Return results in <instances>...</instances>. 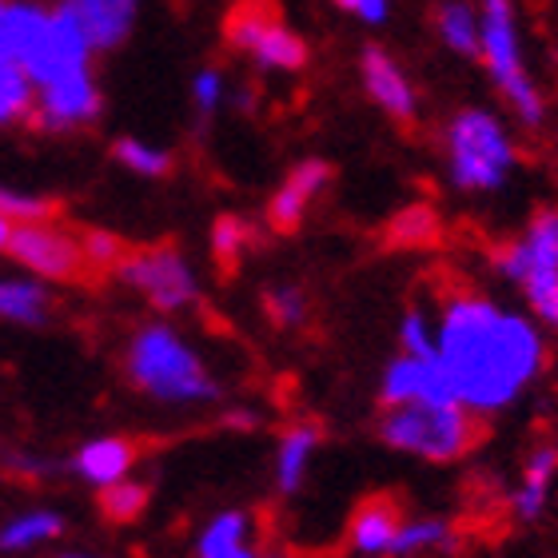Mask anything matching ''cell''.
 <instances>
[{
  "label": "cell",
  "instance_id": "32",
  "mask_svg": "<svg viewBox=\"0 0 558 558\" xmlns=\"http://www.w3.org/2000/svg\"><path fill=\"white\" fill-rule=\"evenodd\" d=\"M81 247H84V264H88V271L117 268L120 259H124V244H120L112 232H88L81 240Z\"/></svg>",
  "mask_w": 558,
  "mask_h": 558
},
{
  "label": "cell",
  "instance_id": "2",
  "mask_svg": "<svg viewBox=\"0 0 558 558\" xmlns=\"http://www.w3.org/2000/svg\"><path fill=\"white\" fill-rule=\"evenodd\" d=\"M129 379L156 403L187 408V403H211L220 399V384L211 379L208 363L199 360L175 327L148 324L140 327L124 355Z\"/></svg>",
  "mask_w": 558,
  "mask_h": 558
},
{
  "label": "cell",
  "instance_id": "29",
  "mask_svg": "<svg viewBox=\"0 0 558 558\" xmlns=\"http://www.w3.org/2000/svg\"><path fill=\"white\" fill-rule=\"evenodd\" d=\"M247 247V223L240 216H220L211 223V256L220 259V268H235Z\"/></svg>",
  "mask_w": 558,
  "mask_h": 558
},
{
  "label": "cell",
  "instance_id": "21",
  "mask_svg": "<svg viewBox=\"0 0 558 558\" xmlns=\"http://www.w3.org/2000/svg\"><path fill=\"white\" fill-rule=\"evenodd\" d=\"M459 543L454 526L447 519L423 514V519H403L399 535L391 543V558H423V555H447Z\"/></svg>",
  "mask_w": 558,
  "mask_h": 558
},
{
  "label": "cell",
  "instance_id": "18",
  "mask_svg": "<svg viewBox=\"0 0 558 558\" xmlns=\"http://www.w3.org/2000/svg\"><path fill=\"white\" fill-rule=\"evenodd\" d=\"M52 315V295L36 276H0V319L40 327Z\"/></svg>",
  "mask_w": 558,
  "mask_h": 558
},
{
  "label": "cell",
  "instance_id": "25",
  "mask_svg": "<svg viewBox=\"0 0 558 558\" xmlns=\"http://www.w3.org/2000/svg\"><path fill=\"white\" fill-rule=\"evenodd\" d=\"M57 535H64V519L57 511H28L16 514L12 523H4L0 550H33L40 543H52Z\"/></svg>",
  "mask_w": 558,
  "mask_h": 558
},
{
  "label": "cell",
  "instance_id": "9",
  "mask_svg": "<svg viewBox=\"0 0 558 558\" xmlns=\"http://www.w3.org/2000/svg\"><path fill=\"white\" fill-rule=\"evenodd\" d=\"M33 117L45 132H72V129L93 124V120L100 117V88H96L93 69L72 72L64 81H52V84H45V88H36Z\"/></svg>",
  "mask_w": 558,
  "mask_h": 558
},
{
  "label": "cell",
  "instance_id": "15",
  "mask_svg": "<svg viewBox=\"0 0 558 558\" xmlns=\"http://www.w3.org/2000/svg\"><path fill=\"white\" fill-rule=\"evenodd\" d=\"M399 523H403V514H399L396 502L367 499L360 511L351 514V526H348L351 550L363 558H391V543L399 535Z\"/></svg>",
  "mask_w": 558,
  "mask_h": 558
},
{
  "label": "cell",
  "instance_id": "24",
  "mask_svg": "<svg viewBox=\"0 0 558 558\" xmlns=\"http://www.w3.org/2000/svg\"><path fill=\"white\" fill-rule=\"evenodd\" d=\"M271 21H279L276 0H235L228 16H223V40L235 48V52H247L252 40H256Z\"/></svg>",
  "mask_w": 558,
  "mask_h": 558
},
{
  "label": "cell",
  "instance_id": "22",
  "mask_svg": "<svg viewBox=\"0 0 558 558\" xmlns=\"http://www.w3.org/2000/svg\"><path fill=\"white\" fill-rule=\"evenodd\" d=\"M435 33L451 52L478 60V9L471 0H442V4H435Z\"/></svg>",
  "mask_w": 558,
  "mask_h": 558
},
{
  "label": "cell",
  "instance_id": "31",
  "mask_svg": "<svg viewBox=\"0 0 558 558\" xmlns=\"http://www.w3.org/2000/svg\"><path fill=\"white\" fill-rule=\"evenodd\" d=\"M264 307H268L271 324L279 327H300L307 319V300H303L300 288H291V283H279L264 295Z\"/></svg>",
  "mask_w": 558,
  "mask_h": 558
},
{
  "label": "cell",
  "instance_id": "13",
  "mask_svg": "<svg viewBox=\"0 0 558 558\" xmlns=\"http://www.w3.org/2000/svg\"><path fill=\"white\" fill-rule=\"evenodd\" d=\"M60 9L81 24L93 52H112L129 40L136 24L140 0H60Z\"/></svg>",
  "mask_w": 558,
  "mask_h": 558
},
{
  "label": "cell",
  "instance_id": "16",
  "mask_svg": "<svg viewBox=\"0 0 558 558\" xmlns=\"http://www.w3.org/2000/svg\"><path fill=\"white\" fill-rule=\"evenodd\" d=\"M132 463H136V442L120 439V435H105V439L84 442L76 451V475L93 487H112L120 478H129Z\"/></svg>",
  "mask_w": 558,
  "mask_h": 558
},
{
  "label": "cell",
  "instance_id": "1",
  "mask_svg": "<svg viewBox=\"0 0 558 558\" xmlns=\"http://www.w3.org/2000/svg\"><path fill=\"white\" fill-rule=\"evenodd\" d=\"M435 360L454 403L471 415H499L538 384L547 367V339L526 312H511L507 303L466 288L442 300Z\"/></svg>",
  "mask_w": 558,
  "mask_h": 558
},
{
  "label": "cell",
  "instance_id": "12",
  "mask_svg": "<svg viewBox=\"0 0 558 558\" xmlns=\"http://www.w3.org/2000/svg\"><path fill=\"white\" fill-rule=\"evenodd\" d=\"M331 184V163L327 160H300L288 172V180L276 187V196L268 204V223L276 232H295L315 204V196Z\"/></svg>",
  "mask_w": 558,
  "mask_h": 558
},
{
  "label": "cell",
  "instance_id": "3",
  "mask_svg": "<svg viewBox=\"0 0 558 558\" xmlns=\"http://www.w3.org/2000/svg\"><path fill=\"white\" fill-rule=\"evenodd\" d=\"M442 148H447V180L466 196H487L507 187L519 160L507 124L487 108H459L442 129Z\"/></svg>",
  "mask_w": 558,
  "mask_h": 558
},
{
  "label": "cell",
  "instance_id": "19",
  "mask_svg": "<svg viewBox=\"0 0 558 558\" xmlns=\"http://www.w3.org/2000/svg\"><path fill=\"white\" fill-rule=\"evenodd\" d=\"M247 57L256 60V69H264V72H300L303 64H307V40H303L295 28H288L283 16H279V21H271L268 28L252 40Z\"/></svg>",
  "mask_w": 558,
  "mask_h": 558
},
{
  "label": "cell",
  "instance_id": "4",
  "mask_svg": "<svg viewBox=\"0 0 558 558\" xmlns=\"http://www.w3.org/2000/svg\"><path fill=\"white\" fill-rule=\"evenodd\" d=\"M495 271L523 295L543 331H558V208L535 211L523 232L495 252Z\"/></svg>",
  "mask_w": 558,
  "mask_h": 558
},
{
  "label": "cell",
  "instance_id": "34",
  "mask_svg": "<svg viewBox=\"0 0 558 558\" xmlns=\"http://www.w3.org/2000/svg\"><path fill=\"white\" fill-rule=\"evenodd\" d=\"M336 9L351 12L355 21L372 24V28H379V24H387V16H391V0H331Z\"/></svg>",
  "mask_w": 558,
  "mask_h": 558
},
{
  "label": "cell",
  "instance_id": "7",
  "mask_svg": "<svg viewBox=\"0 0 558 558\" xmlns=\"http://www.w3.org/2000/svg\"><path fill=\"white\" fill-rule=\"evenodd\" d=\"M117 276L136 288L156 312H184L199 295L196 276L175 247H148V252H124Z\"/></svg>",
  "mask_w": 558,
  "mask_h": 558
},
{
  "label": "cell",
  "instance_id": "36",
  "mask_svg": "<svg viewBox=\"0 0 558 558\" xmlns=\"http://www.w3.org/2000/svg\"><path fill=\"white\" fill-rule=\"evenodd\" d=\"M64 558H96V555H64Z\"/></svg>",
  "mask_w": 558,
  "mask_h": 558
},
{
  "label": "cell",
  "instance_id": "27",
  "mask_svg": "<svg viewBox=\"0 0 558 558\" xmlns=\"http://www.w3.org/2000/svg\"><path fill=\"white\" fill-rule=\"evenodd\" d=\"M399 351L418 355V360H435V319L423 307H408L399 319Z\"/></svg>",
  "mask_w": 558,
  "mask_h": 558
},
{
  "label": "cell",
  "instance_id": "10",
  "mask_svg": "<svg viewBox=\"0 0 558 558\" xmlns=\"http://www.w3.org/2000/svg\"><path fill=\"white\" fill-rule=\"evenodd\" d=\"M360 72H363V88L375 100V108H384L387 117L396 124H411L415 120V88H411L408 72L399 69V60L379 45H367L360 57Z\"/></svg>",
  "mask_w": 558,
  "mask_h": 558
},
{
  "label": "cell",
  "instance_id": "28",
  "mask_svg": "<svg viewBox=\"0 0 558 558\" xmlns=\"http://www.w3.org/2000/svg\"><path fill=\"white\" fill-rule=\"evenodd\" d=\"M105 514L112 523H136L144 507H148V487L144 483H132V478H120L112 487H105Z\"/></svg>",
  "mask_w": 558,
  "mask_h": 558
},
{
  "label": "cell",
  "instance_id": "5",
  "mask_svg": "<svg viewBox=\"0 0 558 558\" xmlns=\"http://www.w3.org/2000/svg\"><path fill=\"white\" fill-rule=\"evenodd\" d=\"M379 439L391 451L423 459V463H454L478 442V415H471L454 399L399 403L379 418Z\"/></svg>",
  "mask_w": 558,
  "mask_h": 558
},
{
  "label": "cell",
  "instance_id": "8",
  "mask_svg": "<svg viewBox=\"0 0 558 558\" xmlns=\"http://www.w3.org/2000/svg\"><path fill=\"white\" fill-rule=\"evenodd\" d=\"M4 252H9V256L36 279L72 283V279L88 276L81 240H76L72 232H64V228H57V223H48V220L16 223Z\"/></svg>",
  "mask_w": 558,
  "mask_h": 558
},
{
  "label": "cell",
  "instance_id": "20",
  "mask_svg": "<svg viewBox=\"0 0 558 558\" xmlns=\"http://www.w3.org/2000/svg\"><path fill=\"white\" fill-rule=\"evenodd\" d=\"M196 558H259L256 547H252V519L244 511L216 514L199 531Z\"/></svg>",
  "mask_w": 558,
  "mask_h": 558
},
{
  "label": "cell",
  "instance_id": "33",
  "mask_svg": "<svg viewBox=\"0 0 558 558\" xmlns=\"http://www.w3.org/2000/svg\"><path fill=\"white\" fill-rule=\"evenodd\" d=\"M192 105L204 120L223 105V76L220 69H199L196 81H192Z\"/></svg>",
  "mask_w": 558,
  "mask_h": 558
},
{
  "label": "cell",
  "instance_id": "35",
  "mask_svg": "<svg viewBox=\"0 0 558 558\" xmlns=\"http://www.w3.org/2000/svg\"><path fill=\"white\" fill-rule=\"evenodd\" d=\"M12 228H16V223H12L9 216H0V252H4V247H9V240H12Z\"/></svg>",
  "mask_w": 558,
  "mask_h": 558
},
{
  "label": "cell",
  "instance_id": "14",
  "mask_svg": "<svg viewBox=\"0 0 558 558\" xmlns=\"http://www.w3.org/2000/svg\"><path fill=\"white\" fill-rule=\"evenodd\" d=\"M555 483H558V442H538L535 451L526 454L519 487H514V495H511L514 519H519V523H538L550 507Z\"/></svg>",
  "mask_w": 558,
  "mask_h": 558
},
{
  "label": "cell",
  "instance_id": "17",
  "mask_svg": "<svg viewBox=\"0 0 558 558\" xmlns=\"http://www.w3.org/2000/svg\"><path fill=\"white\" fill-rule=\"evenodd\" d=\"M319 439H324V430L315 427V423H295V427H288L279 435V447H276L279 495H295L307 483V471H312V459L319 451Z\"/></svg>",
  "mask_w": 558,
  "mask_h": 558
},
{
  "label": "cell",
  "instance_id": "23",
  "mask_svg": "<svg viewBox=\"0 0 558 558\" xmlns=\"http://www.w3.org/2000/svg\"><path fill=\"white\" fill-rule=\"evenodd\" d=\"M33 105H36V88L28 81V72L0 48V129L28 120L33 117Z\"/></svg>",
  "mask_w": 558,
  "mask_h": 558
},
{
  "label": "cell",
  "instance_id": "6",
  "mask_svg": "<svg viewBox=\"0 0 558 558\" xmlns=\"http://www.w3.org/2000/svg\"><path fill=\"white\" fill-rule=\"evenodd\" d=\"M478 60L487 64L490 84L499 88L514 120L523 129H538L547 117V105H543V93L535 88L523 64V40H519L511 0H483L478 4Z\"/></svg>",
  "mask_w": 558,
  "mask_h": 558
},
{
  "label": "cell",
  "instance_id": "30",
  "mask_svg": "<svg viewBox=\"0 0 558 558\" xmlns=\"http://www.w3.org/2000/svg\"><path fill=\"white\" fill-rule=\"evenodd\" d=\"M57 204L45 196H28V192H16V187H0V216H9L12 223H36V220H52Z\"/></svg>",
  "mask_w": 558,
  "mask_h": 558
},
{
  "label": "cell",
  "instance_id": "26",
  "mask_svg": "<svg viewBox=\"0 0 558 558\" xmlns=\"http://www.w3.org/2000/svg\"><path fill=\"white\" fill-rule=\"evenodd\" d=\"M112 156H117V160L124 163L129 172L144 175V180H160V175L172 172V151L156 148V144H148V140H136V136L117 140Z\"/></svg>",
  "mask_w": 558,
  "mask_h": 558
},
{
  "label": "cell",
  "instance_id": "11",
  "mask_svg": "<svg viewBox=\"0 0 558 558\" xmlns=\"http://www.w3.org/2000/svg\"><path fill=\"white\" fill-rule=\"evenodd\" d=\"M379 399H384V408H399V403H435V399L454 396L451 387H447L439 360H418V355H403L399 351L396 360L384 367Z\"/></svg>",
  "mask_w": 558,
  "mask_h": 558
}]
</instances>
